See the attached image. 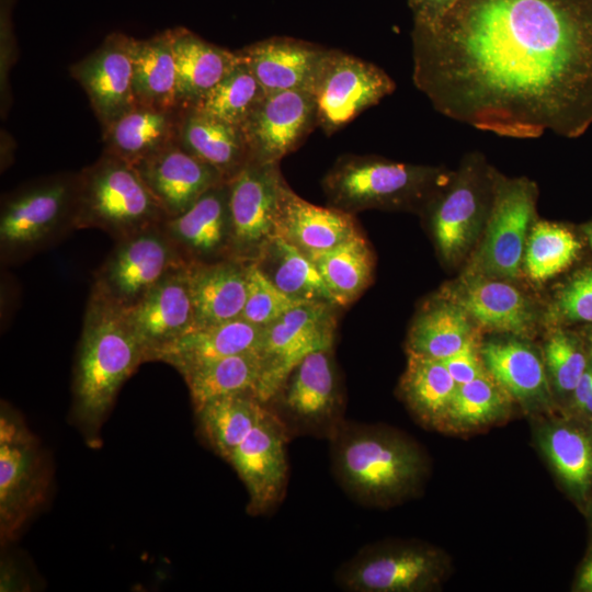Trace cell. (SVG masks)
Listing matches in <instances>:
<instances>
[{
	"label": "cell",
	"instance_id": "cell-1",
	"mask_svg": "<svg viewBox=\"0 0 592 592\" xmlns=\"http://www.w3.org/2000/svg\"><path fill=\"white\" fill-rule=\"evenodd\" d=\"M411 42L414 86L454 121L531 139L592 119V0H458Z\"/></svg>",
	"mask_w": 592,
	"mask_h": 592
},
{
	"label": "cell",
	"instance_id": "cell-20",
	"mask_svg": "<svg viewBox=\"0 0 592 592\" xmlns=\"http://www.w3.org/2000/svg\"><path fill=\"white\" fill-rule=\"evenodd\" d=\"M441 297L462 307L483 329L517 337L528 335L534 329L532 303L506 280L465 273L444 288Z\"/></svg>",
	"mask_w": 592,
	"mask_h": 592
},
{
	"label": "cell",
	"instance_id": "cell-36",
	"mask_svg": "<svg viewBox=\"0 0 592 592\" xmlns=\"http://www.w3.org/2000/svg\"><path fill=\"white\" fill-rule=\"evenodd\" d=\"M253 262L289 297L339 306L312 260L285 238L275 236Z\"/></svg>",
	"mask_w": 592,
	"mask_h": 592
},
{
	"label": "cell",
	"instance_id": "cell-11",
	"mask_svg": "<svg viewBox=\"0 0 592 592\" xmlns=\"http://www.w3.org/2000/svg\"><path fill=\"white\" fill-rule=\"evenodd\" d=\"M48 467L37 440L12 411L0 417V534L12 539L45 502Z\"/></svg>",
	"mask_w": 592,
	"mask_h": 592
},
{
	"label": "cell",
	"instance_id": "cell-34",
	"mask_svg": "<svg viewBox=\"0 0 592 592\" xmlns=\"http://www.w3.org/2000/svg\"><path fill=\"white\" fill-rule=\"evenodd\" d=\"M457 387L441 360L408 354L399 395L422 425L439 430Z\"/></svg>",
	"mask_w": 592,
	"mask_h": 592
},
{
	"label": "cell",
	"instance_id": "cell-18",
	"mask_svg": "<svg viewBox=\"0 0 592 592\" xmlns=\"http://www.w3.org/2000/svg\"><path fill=\"white\" fill-rule=\"evenodd\" d=\"M187 265L170 272L140 300L123 310L146 362L155 361L162 350L198 329Z\"/></svg>",
	"mask_w": 592,
	"mask_h": 592
},
{
	"label": "cell",
	"instance_id": "cell-52",
	"mask_svg": "<svg viewBox=\"0 0 592 592\" xmlns=\"http://www.w3.org/2000/svg\"><path fill=\"white\" fill-rule=\"evenodd\" d=\"M590 509H591V512H592V498H591V506H590Z\"/></svg>",
	"mask_w": 592,
	"mask_h": 592
},
{
	"label": "cell",
	"instance_id": "cell-42",
	"mask_svg": "<svg viewBox=\"0 0 592 592\" xmlns=\"http://www.w3.org/2000/svg\"><path fill=\"white\" fill-rule=\"evenodd\" d=\"M282 292L255 262H247V297L241 317L265 327L293 308L304 305Z\"/></svg>",
	"mask_w": 592,
	"mask_h": 592
},
{
	"label": "cell",
	"instance_id": "cell-19",
	"mask_svg": "<svg viewBox=\"0 0 592 592\" xmlns=\"http://www.w3.org/2000/svg\"><path fill=\"white\" fill-rule=\"evenodd\" d=\"M133 43L134 37L111 33L96 49L69 67L70 76L86 91L102 129L135 105Z\"/></svg>",
	"mask_w": 592,
	"mask_h": 592
},
{
	"label": "cell",
	"instance_id": "cell-31",
	"mask_svg": "<svg viewBox=\"0 0 592 592\" xmlns=\"http://www.w3.org/2000/svg\"><path fill=\"white\" fill-rule=\"evenodd\" d=\"M252 392L230 394L194 407L197 429L208 447L226 462L265 411Z\"/></svg>",
	"mask_w": 592,
	"mask_h": 592
},
{
	"label": "cell",
	"instance_id": "cell-44",
	"mask_svg": "<svg viewBox=\"0 0 592 592\" xmlns=\"http://www.w3.org/2000/svg\"><path fill=\"white\" fill-rule=\"evenodd\" d=\"M554 312L566 320L592 322V270L579 273L562 287Z\"/></svg>",
	"mask_w": 592,
	"mask_h": 592
},
{
	"label": "cell",
	"instance_id": "cell-30",
	"mask_svg": "<svg viewBox=\"0 0 592 592\" xmlns=\"http://www.w3.org/2000/svg\"><path fill=\"white\" fill-rule=\"evenodd\" d=\"M178 144L226 181L251 161L242 129L195 109H183Z\"/></svg>",
	"mask_w": 592,
	"mask_h": 592
},
{
	"label": "cell",
	"instance_id": "cell-37",
	"mask_svg": "<svg viewBox=\"0 0 592 592\" xmlns=\"http://www.w3.org/2000/svg\"><path fill=\"white\" fill-rule=\"evenodd\" d=\"M135 104L175 107L177 71L169 31L133 43Z\"/></svg>",
	"mask_w": 592,
	"mask_h": 592
},
{
	"label": "cell",
	"instance_id": "cell-27",
	"mask_svg": "<svg viewBox=\"0 0 592 592\" xmlns=\"http://www.w3.org/2000/svg\"><path fill=\"white\" fill-rule=\"evenodd\" d=\"M357 231L353 214L311 204L297 195L287 183L284 185L277 235L307 255L331 249Z\"/></svg>",
	"mask_w": 592,
	"mask_h": 592
},
{
	"label": "cell",
	"instance_id": "cell-10",
	"mask_svg": "<svg viewBox=\"0 0 592 592\" xmlns=\"http://www.w3.org/2000/svg\"><path fill=\"white\" fill-rule=\"evenodd\" d=\"M190 263L162 224L117 240L95 274L91 295L124 310L173 270Z\"/></svg>",
	"mask_w": 592,
	"mask_h": 592
},
{
	"label": "cell",
	"instance_id": "cell-4",
	"mask_svg": "<svg viewBox=\"0 0 592 592\" xmlns=\"http://www.w3.org/2000/svg\"><path fill=\"white\" fill-rule=\"evenodd\" d=\"M452 171L378 156L344 155L321 181L328 204L355 214L365 209L422 210Z\"/></svg>",
	"mask_w": 592,
	"mask_h": 592
},
{
	"label": "cell",
	"instance_id": "cell-17",
	"mask_svg": "<svg viewBox=\"0 0 592 592\" xmlns=\"http://www.w3.org/2000/svg\"><path fill=\"white\" fill-rule=\"evenodd\" d=\"M317 125L314 96L305 90L266 93L240 126L251 161L280 163Z\"/></svg>",
	"mask_w": 592,
	"mask_h": 592
},
{
	"label": "cell",
	"instance_id": "cell-50",
	"mask_svg": "<svg viewBox=\"0 0 592 592\" xmlns=\"http://www.w3.org/2000/svg\"><path fill=\"white\" fill-rule=\"evenodd\" d=\"M580 410L588 413V414H592V394L584 401V403H583V406L581 407Z\"/></svg>",
	"mask_w": 592,
	"mask_h": 592
},
{
	"label": "cell",
	"instance_id": "cell-7",
	"mask_svg": "<svg viewBox=\"0 0 592 592\" xmlns=\"http://www.w3.org/2000/svg\"><path fill=\"white\" fill-rule=\"evenodd\" d=\"M451 571L445 551L417 539H389L362 547L335 572L349 592H429Z\"/></svg>",
	"mask_w": 592,
	"mask_h": 592
},
{
	"label": "cell",
	"instance_id": "cell-2",
	"mask_svg": "<svg viewBox=\"0 0 592 592\" xmlns=\"http://www.w3.org/2000/svg\"><path fill=\"white\" fill-rule=\"evenodd\" d=\"M329 441L333 475L363 505L399 504L420 491L429 474L420 445L386 425L344 420Z\"/></svg>",
	"mask_w": 592,
	"mask_h": 592
},
{
	"label": "cell",
	"instance_id": "cell-29",
	"mask_svg": "<svg viewBox=\"0 0 592 592\" xmlns=\"http://www.w3.org/2000/svg\"><path fill=\"white\" fill-rule=\"evenodd\" d=\"M537 447L554 474L578 502L592 490V434L561 420L542 422L535 432Z\"/></svg>",
	"mask_w": 592,
	"mask_h": 592
},
{
	"label": "cell",
	"instance_id": "cell-40",
	"mask_svg": "<svg viewBox=\"0 0 592 592\" xmlns=\"http://www.w3.org/2000/svg\"><path fill=\"white\" fill-rule=\"evenodd\" d=\"M266 92L241 60L192 109L241 126Z\"/></svg>",
	"mask_w": 592,
	"mask_h": 592
},
{
	"label": "cell",
	"instance_id": "cell-14",
	"mask_svg": "<svg viewBox=\"0 0 592 592\" xmlns=\"http://www.w3.org/2000/svg\"><path fill=\"white\" fill-rule=\"evenodd\" d=\"M339 306L307 303L263 327L259 354L262 363L257 397L266 403L292 369L308 354L332 349Z\"/></svg>",
	"mask_w": 592,
	"mask_h": 592
},
{
	"label": "cell",
	"instance_id": "cell-45",
	"mask_svg": "<svg viewBox=\"0 0 592 592\" xmlns=\"http://www.w3.org/2000/svg\"><path fill=\"white\" fill-rule=\"evenodd\" d=\"M441 361L457 385L471 382L486 372L476 335L459 351Z\"/></svg>",
	"mask_w": 592,
	"mask_h": 592
},
{
	"label": "cell",
	"instance_id": "cell-47",
	"mask_svg": "<svg viewBox=\"0 0 592 592\" xmlns=\"http://www.w3.org/2000/svg\"><path fill=\"white\" fill-rule=\"evenodd\" d=\"M458 0H408L414 25H433L441 21Z\"/></svg>",
	"mask_w": 592,
	"mask_h": 592
},
{
	"label": "cell",
	"instance_id": "cell-12",
	"mask_svg": "<svg viewBox=\"0 0 592 592\" xmlns=\"http://www.w3.org/2000/svg\"><path fill=\"white\" fill-rule=\"evenodd\" d=\"M395 89V81L378 66L327 48L309 91L317 125L330 136Z\"/></svg>",
	"mask_w": 592,
	"mask_h": 592
},
{
	"label": "cell",
	"instance_id": "cell-49",
	"mask_svg": "<svg viewBox=\"0 0 592 592\" xmlns=\"http://www.w3.org/2000/svg\"><path fill=\"white\" fill-rule=\"evenodd\" d=\"M573 588L576 591L592 592V549L578 571Z\"/></svg>",
	"mask_w": 592,
	"mask_h": 592
},
{
	"label": "cell",
	"instance_id": "cell-23",
	"mask_svg": "<svg viewBox=\"0 0 592 592\" xmlns=\"http://www.w3.org/2000/svg\"><path fill=\"white\" fill-rule=\"evenodd\" d=\"M480 356L489 375L526 412L549 410V378L539 354L516 339L490 340L480 345Z\"/></svg>",
	"mask_w": 592,
	"mask_h": 592
},
{
	"label": "cell",
	"instance_id": "cell-26",
	"mask_svg": "<svg viewBox=\"0 0 592 592\" xmlns=\"http://www.w3.org/2000/svg\"><path fill=\"white\" fill-rule=\"evenodd\" d=\"M175 61L177 104L181 109L193 107L240 60L238 50L232 52L206 42L189 29H168Z\"/></svg>",
	"mask_w": 592,
	"mask_h": 592
},
{
	"label": "cell",
	"instance_id": "cell-6",
	"mask_svg": "<svg viewBox=\"0 0 592 592\" xmlns=\"http://www.w3.org/2000/svg\"><path fill=\"white\" fill-rule=\"evenodd\" d=\"M493 170L480 152L465 155L459 168L421 210L445 263L463 260L483 231L492 202Z\"/></svg>",
	"mask_w": 592,
	"mask_h": 592
},
{
	"label": "cell",
	"instance_id": "cell-43",
	"mask_svg": "<svg viewBox=\"0 0 592 592\" xmlns=\"http://www.w3.org/2000/svg\"><path fill=\"white\" fill-rule=\"evenodd\" d=\"M544 363L548 378L561 394H572L589 365L578 342L561 330L548 338L544 349Z\"/></svg>",
	"mask_w": 592,
	"mask_h": 592
},
{
	"label": "cell",
	"instance_id": "cell-39",
	"mask_svg": "<svg viewBox=\"0 0 592 592\" xmlns=\"http://www.w3.org/2000/svg\"><path fill=\"white\" fill-rule=\"evenodd\" d=\"M513 400L486 371L471 382L458 385L439 430L467 432L506 417Z\"/></svg>",
	"mask_w": 592,
	"mask_h": 592
},
{
	"label": "cell",
	"instance_id": "cell-35",
	"mask_svg": "<svg viewBox=\"0 0 592 592\" xmlns=\"http://www.w3.org/2000/svg\"><path fill=\"white\" fill-rule=\"evenodd\" d=\"M471 322L462 307L440 297L415 316L408 333L407 352L444 360L476 335Z\"/></svg>",
	"mask_w": 592,
	"mask_h": 592
},
{
	"label": "cell",
	"instance_id": "cell-9",
	"mask_svg": "<svg viewBox=\"0 0 592 592\" xmlns=\"http://www.w3.org/2000/svg\"><path fill=\"white\" fill-rule=\"evenodd\" d=\"M265 405L289 436L329 440L344 421V399L332 349L308 354Z\"/></svg>",
	"mask_w": 592,
	"mask_h": 592
},
{
	"label": "cell",
	"instance_id": "cell-3",
	"mask_svg": "<svg viewBox=\"0 0 592 592\" xmlns=\"http://www.w3.org/2000/svg\"><path fill=\"white\" fill-rule=\"evenodd\" d=\"M146 362L122 309L90 295L73 372V415L93 445L124 382Z\"/></svg>",
	"mask_w": 592,
	"mask_h": 592
},
{
	"label": "cell",
	"instance_id": "cell-15",
	"mask_svg": "<svg viewBox=\"0 0 592 592\" xmlns=\"http://www.w3.org/2000/svg\"><path fill=\"white\" fill-rule=\"evenodd\" d=\"M278 164L250 161L228 181L230 258L253 262L277 236L281 196L286 184Z\"/></svg>",
	"mask_w": 592,
	"mask_h": 592
},
{
	"label": "cell",
	"instance_id": "cell-51",
	"mask_svg": "<svg viewBox=\"0 0 592 592\" xmlns=\"http://www.w3.org/2000/svg\"><path fill=\"white\" fill-rule=\"evenodd\" d=\"M584 231H585V234H587V236L589 238V242H590V246L592 248V225L587 226Z\"/></svg>",
	"mask_w": 592,
	"mask_h": 592
},
{
	"label": "cell",
	"instance_id": "cell-33",
	"mask_svg": "<svg viewBox=\"0 0 592 592\" xmlns=\"http://www.w3.org/2000/svg\"><path fill=\"white\" fill-rule=\"evenodd\" d=\"M177 371L184 378L193 407L230 394L257 396L262 363L258 351L183 365Z\"/></svg>",
	"mask_w": 592,
	"mask_h": 592
},
{
	"label": "cell",
	"instance_id": "cell-38",
	"mask_svg": "<svg viewBox=\"0 0 592 592\" xmlns=\"http://www.w3.org/2000/svg\"><path fill=\"white\" fill-rule=\"evenodd\" d=\"M308 257L340 307L353 303L373 281L374 254L360 231L331 249Z\"/></svg>",
	"mask_w": 592,
	"mask_h": 592
},
{
	"label": "cell",
	"instance_id": "cell-16",
	"mask_svg": "<svg viewBox=\"0 0 592 592\" xmlns=\"http://www.w3.org/2000/svg\"><path fill=\"white\" fill-rule=\"evenodd\" d=\"M289 437L266 406L258 423L228 458L227 463L247 489L250 515L265 514L283 500L288 481L286 445Z\"/></svg>",
	"mask_w": 592,
	"mask_h": 592
},
{
	"label": "cell",
	"instance_id": "cell-24",
	"mask_svg": "<svg viewBox=\"0 0 592 592\" xmlns=\"http://www.w3.org/2000/svg\"><path fill=\"white\" fill-rule=\"evenodd\" d=\"M183 109L135 104L102 129L103 152L134 167L178 144Z\"/></svg>",
	"mask_w": 592,
	"mask_h": 592
},
{
	"label": "cell",
	"instance_id": "cell-22",
	"mask_svg": "<svg viewBox=\"0 0 592 592\" xmlns=\"http://www.w3.org/2000/svg\"><path fill=\"white\" fill-rule=\"evenodd\" d=\"M168 217L189 209L226 181L213 167L174 144L135 167Z\"/></svg>",
	"mask_w": 592,
	"mask_h": 592
},
{
	"label": "cell",
	"instance_id": "cell-13",
	"mask_svg": "<svg viewBox=\"0 0 592 592\" xmlns=\"http://www.w3.org/2000/svg\"><path fill=\"white\" fill-rule=\"evenodd\" d=\"M78 174H58L29 184L5 198L0 216L2 253L30 251L72 226Z\"/></svg>",
	"mask_w": 592,
	"mask_h": 592
},
{
	"label": "cell",
	"instance_id": "cell-28",
	"mask_svg": "<svg viewBox=\"0 0 592 592\" xmlns=\"http://www.w3.org/2000/svg\"><path fill=\"white\" fill-rule=\"evenodd\" d=\"M198 329L241 317L247 297V262L227 258L187 265Z\"/></svg>",
	"mask_w": 592,
	"mask_h": 592
},
{
	"label": "cell",
	"instance_id": "cell-46",
	"mask_svg": "<svg viewBox=\"0 0 592 592\" xmlns=\"http://www.w3.org/2000/svg\"><path fill=\"white\" fill-rule=\"evenodd\" d=\"M9 8L7 0L1 1V49H0V86H1V110H7L9 103V90H8V75L10 67L14 62L15 58V45L14 36L9 15Z\"/></svg>",
	"mask_w": 592,
	"mask_h": 592
},
{
	"label": "cell",
	"instance_id": "cell-25",
	"mask_svg": "<svg viewBox=\"0 0 592 592\" xmlns=\"http://www.w3.org/2000/svg\"><path fill=\"white\" fill-rule=\"evenodd\" d=\"M327 48L291 38L271 37L239 49L266 93L310 91Z\"/></svg>",
	"mask_w": 592,
	"mask_h": 592
},
{
	"label": "cell",
	"instance_id": "cell-41",
	"mask_svg": "<svg viewBox=\"0 0 592 592\" xmlns=\"http://www.w3.org/2000/svg\"><path fill=\"white\" fill-rule=\"evenodd\" d=\"M581 244L566 227L535 221L526 241L523 271L535 282H545L566 270L577 258Z\"/></svg>",
	"mask_w": 592,
	"mask_h": 592
},
{
	"label": "cell",
	"instance_id": "cell-8",
	"mask_svg": "<svg viewBox=\"0 0 592 592\" xmlns=\"http://www.w3.org/2000/svg\"><path fill=\"white\" fill-rule=\"evenodd\" d=\"M537 185L527 178H508L493 170L490 212L466 274L502 280L517 277L536 216Z\"/></svg>",
	"mask_w": 592,
	"mask_h": 592
},
{
	"label": "cell",
	"instance_id": "cell-21",
	"mask_svg": "<svg viewBox=\"0 0 592 592\" xmlns=\"http://www.w3.org/2000/svg\"><path fill=\"white\" fill-rule=\"evenodd\" d=\"M162 228L187 263L230 258L228 181L209 189L182 214L168 217Z\"/></svg>",
	"mask_w": 592,
	"mask_h": 592
},
{
	"label": "cell",
	"instance_id": "cell-32",
	"mask_svg": "<svg viewBox=\"0 0 592 592\" xmlns=\"http://www.w3.org/2000/svg\"><path fill=\"white\" fill-rule=\"evenodd\" d=\"M263 327L242 317L197 329L162 350L155 358L175 369L201 361L260 350Z\"/></svg>",
	"mask_w": 592,
	"mask_h": 592
},
{
	"label": "cell",
	"instance_id": "cell-5",
	"mask_svg": "<svg viewBox=\"0 0 592 592\" xmlns=\"http://www.w3.org/2000/svg\"><path fill=\"white\" fill-rule=\"evenodd\" d=\"M167 218L134 166L102 152L78 173L72 227L99 228L119 240Z\"/></svg>",
	"mask_w": 592,
	"mask_h": 592
},
{
	"label": "cell",
	"instance_id": "cell-48",
	"mask_svg": "<svg viewBox=\"0 0 592 592\" xmlns=\"http://www.w3.org/2000/svg\"><path fill=\"white\" fill-rule=\"evenodd\" d=\"M592 394V364L588 365L576 388L572 391L573 406L581 409L584 401Z\"/></svg>",
	"mask_w": 592,
	"mask_h": 592
}]
</instances>
